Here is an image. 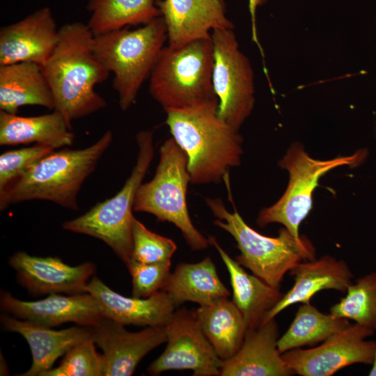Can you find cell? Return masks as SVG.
<instances>
[{"instance_id": "obj_1", "label": "cell", "mask_w": 376, "mask_h": 376, "mask_svg": "<svg viewBox=\"0 0 376 376\" xmlns=\"http://www.w3.org/2000/svg\"><path fill=\"white\" fill-rule=\"evenodd\" d=\"M95 36L87 24L74 22L58 29L55 48L41 66L54 100V109L72 121L93 114L107 106L95 91L109 72L96 57Z\"/></svg>"}, {"instance_id": "obj_2", "label": "cell", "mask_w": 376, "mask_h": 376, "mask_svg": "<svg viewBox=\"0 0 376 376\" xmlns=\"http://www.w3.org/2000/svg\"><path fill=\"white\" fill-rule=\"evenodd\" d=\"M218 105L165 111L172 137L188 157L191 183H219L240 164L242 137L218 116Z\"/></svg>"}, {"instance_id": "obj_3", "label": "cell", "mask_w": 376, "mask_h": 376, "mask_svg": "<svg viewBox=\"0 0 376 376\" xmlns=\"http://www.w3.org/2000/svg\"><path fill=\"white\" fill-rule=\"evenodd\" d=\"M112 141L113 134L109 130L88 147L54 150L41 158L0 191L1 210L12 204L32 200L48 201L77 210V195L82 184Z\"/></svg>"}, {"instance_id": "obj_4", "label": "cell", "mask_w": 376, "mask_h": 376, "mask_svg": "<svg viewBox=\"0 0 376 376\" xmlns=\"http://www.w3.org/2000/svg\"><path fill=\"white\" fill-rule=\"evenodd\" d=\"M213 64L212 38L178 47L164 46L149 77V93L164 111L219 104Z\"/></svg>"}, {"instance_id": "obj_5", "label": "cell", "mask_w": 376, "mask_h": 376, "mask_svg": "<svg viewBox=\"0 0 376 376\" xmlns=\"http://www.w3.org/2000/svg\"><path fill=\"white\" fill-rule=\"evenodd\" d=\"M207 205L217 219L214 224L230 234L240 254L235 260L265 283L279 288L285 274L298 263L315 259V249L304 235L293 236L285 228L275 237L261 235L248 226L234 208L228 211L219 198H208Z\"/></svg>"}, {"instance_id": "obj_6", "label": "cell", "mask_w": 376, "mask_h": 376, "mask_svg": "<svg viewBox=\"0 0 376 376\" xmlns=\"http://www.w3.org/2000/svg\"><path fill=\"white\" fill-rule=\"evenodd\" d=\"M166 40L167 28L162 16L134 30L125 27L95 36V54L113 75V88L121 110L127 111L134 103Z\"/></svg>"}, {"instance_id": "obj_7", "label": "cell", "mask_w": 376, "mask_h": 376, "mask_svg": "<svg viewBox=\"0 0 376 376\" xmlns=\"http://www.w3.org/2000/svg\"><path fill=\"white\" fill-rule=\"evenodd\" d=\"M136 141L139 148L136 162L121 189L113 197L62 225L66 230L102 240L126 266L132 258V211L136 194L154 157L153 132H139Z\"/></svg>"}, {"instance_id": "obj_8", "label": "cell", "mask_w": 376, "mask_h": 376, "mask_svg": "<svg viewBox=\"0 0 376 376\" xmlns=\"http://www.w3.org/2000/svg\"><path fill=\"white\" fill-rule=\"evenodd\" d=\"M188 157L173 137L159 149V162L154 178L141 184L134 210L153 214L157 221L173 224L193 251L206 249L208 240L194 226L187 208V190L190 182Z\"/></svg>"}, {"instance_id": "obj_9", "label": "cell", "mask_w": 376, "mask_h": 376, "mask_svg": "<svg viewBox=\"0 0 376 376\" xmlns=\"http://www.w3.org/2000/svg\"><path fill=\"white\" fill-rule=\"evenodd\" d=\"M364 156L361 152L330 160L315 159L308 156L301 144L293 143L279 162V166L289 173L288 186L276 203L260 210L258 225L264 227L279 223L299 238V226L312 207L313 193L320 178L336 167L357 164Z\"/></svg>"}, {"instance_id": "obj_10", "label": "cell", "mask_w": 376, "mask_h": 376, "mask_svg": "<svg viewBox=\"0 0 376 376\" xmlns=\"http://www.w3.org/2000/svg\"><path fill=\"white\" fill-rule=\"evenodd\" d=\"M211 38L214 52L212 84L219 99L217 113L239 130L253 108V72L249 58L240 49L233 29H214Z\"/></svg>"}, {"instance_id": "obj_11", "label": "cell", "mask_w": 376, "mask_h": 376, "mask_svg": "<svg viewBox=\"0 0 376 376\" xmlns=\"http://www.w3.org/2000/svg\"><path fill=\"white\" fill-rule=\"evenodd\" d=\"M167 345L148 368L151 375L170 370H191L194 376L220 375L223 365L204 335L195 310H175L165 326Z\"/></svg>"}, {"instance_id": "obj_12", "label": "cell", "mask_w": 376, "mask_h": 376, "mask_svg": "<svg viewBox=\"0 0 376 376\" xmlns=\"http://www.w3.org/2000/svg\"><path fill=\"white\" fill-rule=\"evenodd\" d=\"M375 331L357 323L327 338L320 345L281 354L286 366L301 376H330L355 363L372 365L376 342L366 340Z\"/></svg>"}, {"instance_id": "obj_13", "label": "cell", "mask_w": 376, "mask_h": 376, "mask_svg": "<svg viewBox=\"0 0 376 376\" xmlns=\"http://www.w3.org/2000/svg\"><path fill=\"white\" fill-rule=\"evenodd\" d=\"M0 306L13 317L51 328L66 322L93 326L105 318L97 299L88 292L68 296L54 293L40 300L24 301L1 290Z\"/></svg>"}, {"instance_id": "obj_14", "label": "cell", "mask_w": 376, "mask_h": 376, "mask_svg": "<svg viewBox=\"0 0 376 376\" xmlns=\"http://www.w3.org/2000/svg\"><path fill=\"white\" fill-rule=\"evenodd\" d=\"M91 327V340L102 351L105 376H129L151 350L166 342L165 327H147L130 332L125 325L104 318Z\"/></svg>"}, {"instance_id": "obj_15", "label": "cell", "mask_w": 376, "mask_h": 376, "mask_svg": "<svg viewBox=\"0 0 376 376\" xmlns=\"http://www.w3.org/2000/svg\"><path fill=\"white\" fill-rule=\"evenodd\" d=\"M8 264L15 271L18 283L33 295L86 292L96 270L91 262L70 266L58 257L34 256L24 251L15 253Z\"/></svg>"}, {"instance_id": "obj_16", "label": "cell", "mask_w": 376, "mask_h": 376, "mask_svg": "<svg viewBox=\"0 0 376 376\" xmlns=\"http://www.w3.org/2000/svg\"><path fill=\"white\" fill-rule=\"evenodd\" d=\"M58 29L51 9L41 8L0 29V65L20 62L43 65L53 52Z\"/></svg>"}, {"instance_id": "obj_17", "label": "cell", "mask_w": 376, "mask_h": 376, "mask_svg": "<svg viewBox=\"0 0 376 376\" xmlns=\"http://www.w3.org/2000/svg\"><path fill=\"white\" fill-rule=\"evenodd\" d=\"M156 5L167 28L168 45L172 47L211 38L217 29L234 28L226 16L225 0H157Z\"/></svg>"}, {"instance_id": "obj_18", "label": "cell", "mask_w": 376, "mask_h": 376, "mask_svg": "<svg viewBox=\"0 0 376 376\" xmlns=\"http://www.w3.org/2000/svg\"><path fill=\"white\" fill-rule=\"evenodd\" d=\"M279 325L274 318L247 330L239 350L223 361L221 376H291L295 373L278 350Z\"/></svg>"}, {"instance_id": "obj_19", "label": "cell", "mask_w": 376, "mask_h": 376, "mask_svg": "<svg viewBox=\"0 0 376 376\" xmlns=\"http://www.w3.org/2000/svg\"><path fill=\"white\" fill-rule=\"evenodd\" d=\"M86 292L97 299L104 317L125 326L165 327L177 308L163 290L146 298L127 297L113 291L96 276L89 281Z\"/></svg>"}, {"instance_id": "obj_20", "label": "cell", "mask_w": 376, "mask_h": 376, "mask_svg": "<svg viewBox=\"0 0 376 376\" xmlns=\"http://www.w3.org/2000/svg\"><path fill=\"white\" fill-rule=\"evenodd\" d=\"M289 272L294 278L292 287L266 313L261 324L275 318L294 304L310 303L311 299L321 290H335L345 293L353 279V274L345 261L329 255L302 261Z\"/></svg>"}, {"instance_id": "obj_21", "label": "cell", "mask_w": 376, "mask_h": 376, "mask_svg": "<svg viewBox=\"0 0 376 376\" xmlns=\"http://www.w3.org/2000/svg\"><path fill=\"white\" fill-rule=\"evenodd\" d=\"M3 328L18 333L27 341L32 354L29 369L20 376H42L55 361L75 345L91 338V327L79 326L54 330L10 315H1Z\"/></svg>"}, {"instance_id": "obj_22", "label": "cell", "mask_w": 376, "mask_h": 376, "mask_svg": "<svg viewBox=\"0 0 376 376\" xmlns=\"http://www.w3.org/2000/svg\"><path fill=\"white\" fill-rule=\"evenodd\" d=\"M219 253L230 275L233 288V301L241 312L246 331L258 327L266 313L283 297L279 288L265 283L254 274H248L235 260H233L219 244L213 236L208 237Z\"/></svg>"}, {"instance_id": "obj_23", "label": "cell", "mask_w": 376, "mask_h": 376, "mask_svg": "<svg viewBox=\"0 0 376 376\" xmlns=\"http://www.w3.org/2000/svg\"><path fill=\"white\" fill-rule=\"evenodd\" d=\"M72 125L58 111L36 116H20L0 110V145L36 143L53 149L72 144Z\"/></svg>"}, {"instance_id": "obj_24", "label": "cell", "mask_w": 376, "mask_h": 376, "mask_svg": "<svg viewBox=\"0 0 376 376\" xmlns=\"http://www.w3.org/2000/svg\"><path fill=\"white\" fill-rule=\"evenodd\" d=\"M26 105L54 109V97L41 66L20 62L0 65V110L17 114Z\"/></svg>"}, {"instance_id": "obj_25", "label": "cell", "mask_w": 376, "mask_h": 376, "mask_svg": "<svg viewBox=\"0 0 376 376\" xmlns=\"http://www.w3.org/2000/svg\"><path fill=\"white\" fill-rule=\"evenodd\" d=\"M161 290L169 295L177 308L185 301L207 305L230 294L210 256L196 263H179Z\"/></svg>"}, {"instance_id": "obj_26", "label": "cell", "mask_w": 376, "mask_h": 376, "mask_svg": "<svg viewBox=\"0 0 376 376\" xmlns=\"http://www.w3.org/2000/svg\"><path fill=\"white\" fill-rule=\"evenodd\" d=\"M196 313L201 328L217 356L224 361L235 355L243 343L246 327L233 300L221 298L200 306Z\"/></svg>"}, {"instance_id": "obj_27", "label": "cell", "mask_w": 376, "mask_h": 376, "mask_svg": "<svg viewBox=\"0 0 376 376\" xmlns=\"http://www.w3.org/2000/svg\"><path fill=\"white\" fill-rule=\"evenodd\" d=\"M157 0H89L87 23L98 36L130 26H144L161 16Z\"/></svg>"}, {"instance_id": "obj_28", "label": "cell", "mask_w": 376, "mask_h": 376, "mask_svg": "<svg viewBox=\"0 0 376 376\" xmlns=\"http://www.w3.org/2000/svg\"><path fill=\"white\" fill-rule=\"evenodd\" d=\"M350 324L345 318L324 314L310 303L302 304L290 327L279 337L277 347L282 354L304 346H314Z\"/></svg>"}, {"instance_id": "obj_29", "label": "cell", "mask_w": 376, "mask_h": 376, "mask_svg": "<svg viewBox=\"0 0 376 376\" xmlns=\"http://www.w3.org/2000/svg\"><path fill=\"white\" fill-rule=\"evenodd\" d=\"M346 295L330 308V313L376 332V272L358 278L348 286Z\"/></svg>"}, {"instance_id": "obj_30", "label": "cell", "mask_w": 376, "mask_h": 376, "mask_svg": "<svg viewBox=\"0 0 376 376\" xmlns=\"http://www.w3.org/2000/svg\"><path fill=\"white\" fill-rule=\"evenodd\" d=\"M106 363L102 354L97 352L91 338L71 347L58 366L42 376H105Z\"/></svg>"}, {"instance_id": "obj_31", "label": "cell", "mask_w": 376, "mask_h": 376, "mask_svg": "<svg viewBox=\"0 0 376 376\" xmlns=\"http://www.w3.org/2000/svg\"><path fill=\"white\" fill-rule=\"evenodd\" d=\"M132 244L131 260L142 263L170 262L177 249L172 240L150 230L135 217L132 223Z\"/></svg>"}, {"instance_id": "obj_32", "label": "cell", "mask_w": 376, "mask_h": 376, "mask_svg": "<svg viewBox=\"0 0 376 376\" xmlns=\"http://www.w3.org/2000/svg\"><path fill=\"white\" fill-rule=\"evenodd\" d=\"M54 150L51 147L35 144L31 147L10 150L1 154L0 191L31 165Z\"/></svg>"}, {"instance_id": "obj_33", "label": "cell", "mask_w": 376, "mask_h": 376, "mask_svg": "<svg viewBox=\"0 0 376 376\" xmlns=\"http://www.w3.org/2000/svg\"><path fill=\"white\" fill-rule=\"evenodd\" d=\"M171 261L142 263L131 260L127 267L132 283V297L146 298L161 290L170 272Z\"/></svg>"}, {"instance_id": "obj_34", "label": "cell", "mask_w": 376, "mask_h": 376, "mask_svg": "<svg viewBox=\"0 0 376 376\" xmlns=\"http://www.w3.org/2000/svg\"><path fill=\"white\" fill-rule=\"evenodd\" d=\"M267 0H249V8L251 16L253 40L258 43L256 29V12L258 6L265 3Z\"/></svg>"}, {"instance_id": "obj_35", "label": "cell", "mask_w": 376, "mask_h": 376, "mask_svg": "<svg viewBox=\"0 0 376 376\" xmlns=\"http://www.w3.org/2000/svg\"><path fill=\"white\" fill-rule=\"evenodd\" d=\"M370 376H376V348L374 353V359L372 363V368L368 374Z\"/></svg>"}]
</instances>
